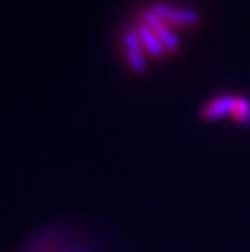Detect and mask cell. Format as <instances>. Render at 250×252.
I'll return each instance as SVG.
<instances>
[{"label": "cell", "mask_w": 250, "mask_h": 252, "mask_svg": "<svg viewBox=\"0 0 250 252\" xmlns=\"http://www.w3.org/2000/svg\"><path fill=\"white\" fill-rule=\"evenodd\" d=\"M21 252H86L75 236L63 229H47L28 241Z\"/></svg>", "instance_id": "cell-1"}, {"label": "cell", "mask_w": 250, "mask_h": 252, "mask_svg": "<svg viewBox=\"0 0 250 252\" xmlns=\"http://www.w3.org/2000/svg\"><path fill=\"white\" fill-rule=\"evenodd\" d=\"M229 116L237 124L247 126L250 124V103L249 99L241 98V96H232V104Z\"/></svg>", "instance_id": "cell-2"}]
</instances>
